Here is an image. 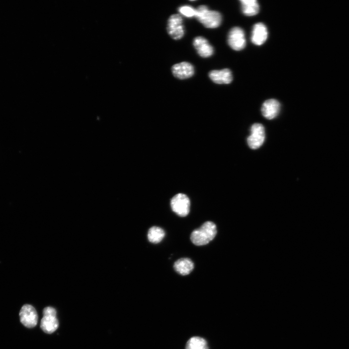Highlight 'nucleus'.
Wrapping results in <instances>:
<instances>
[{"label":"nucleus","mask_w":349,"mask_h":349,"mask_svg":"<svg viewBox=\"0 0 349 349\" xmlns=\"http://www.w3.org/2000/svg\"><path fill=\"white\" fill-rule=\"evenodd\" d=\"M217 232L216 224L212 222L207 221L200 228L192 231L190 235V240L196 246L205 245L215 238Z\"/></svg>","instance_id":"nucleus-1"},{"label":"nucleus","mask_w":349,"mask_h":349,"mask_svg":"<svg viewBox=\"0 0 349 349\" xmlns=\"http://www.w3.org/2000/svg\"><path fill=\"white\" fill-rule=\"evenodd\" d=\"M195 17L205 27L208 28L218 27L222 19L219 12L209 10L205 5H200L196 9Z\"/></svg>","instance_id":"nucleus-2"},{"label":"nucleus","mask_w":349,"mask_h":349,"mask_svg":"<svg viewBox=\"0 0 349 349\" xmlns=\"http://www.w3.org/2000/svg\"><path fill=\"white\" fill-rule=\"evenodd\" d=\"M170 204L172 210L179 216L184 217L189 214L190 203L186 194H176L171 199Z\"/></svg>","instance_id":"nucleus-3"},{"label":"nucleus","mask_w":349,"mask_h":349,"mask_svg":"<svg viewBox=\"0 0 349 349\" xmlns=\"http://www.w3.org/2000/svg\"><path fill=\"white\" fill-rule=\"evenodd\" d=\"M167 32L174 40L181 39L184 35L183 19L179 14L171 15L168 20Z\"/></svg>","instance_id":"nucleus-4"},{"label":"nucleus","mask_w":349,"mask_h":349,"mask_svg":"<svg viewBox=\"0 0 349 349\" xmlns=\"http://www.w3.org/2000/svg\"><path fill=\"white\" fill-rule=\"evenodd\" d=\"M251 133L247 138L248 144L251 149H256L264 143L265 137L264 127L261 124L255 123L251 127Z\"/></svg>","instance_id":"nucleus-5"},{"label":"nucleus","mask_w":349,"mask_h":349,"mask_svg":"<svg viewBox=\"0 0 349 349\" xmlns=\"http://www.w3.org/2000/svg\"><path fill=\"white\" fill-rule=\"evenodd\" d=\"M228 43L234 50L243 49L246 46V39L243 30L238 27L231 29L228 35Z\"/></svg>","instance_id":"nucleus-6"},{"label":"nucleus","mask_w":349,"mask_h":349,"mask_svg":"<svg viewBox=\"0 0 349 349\" xmlns=\"http://www.w3.org/2000/svg\"><path fill=\"white\" fill-rule=\"evenodd\" d=\"M19 317L21 322L27 328H33L37 323V312L31 305H24L20 309Z\"/></svg>","instance_id":"nucleus-7"},{"label":"nucleus","mask_w":349,"mask_h":349,"mask_svg":"<svg viewBox=\"0 0 349 349\" xmlns=\"http://www.w3.org/2000/svg\"><path fill=\"white\" fill-rule=\"evenodd\" d=\"M172 71L174 77L184 79L193 76L194 70L193 65L186 62H183L174 64L172 67Z\"/></svg>","instance_id":"nucleus-8"},{"label":"nucleus","mask_w":349,"mask_h":349,"mask_svg":"<svg viewBox=\"0 0 349 349\" xmlns=\"http://www.w3.org/2000/svg\"><path fill=\"white\" fill-rule=\"evenodd\" d=\"M280 109V104L275 99L266 100L261 108V112L263 116L268 120L275 118L278 114Z\"/></svg>","instance_id":"nucleus-9"},{"label":"nucleus","mask_w":349,"mask_h":349,"mask_svg":"<svg viewBox=\"0 0 349 349\" xmlns=\"http://www.w3.org/2000/svg\"><path fill=\"white\" fill-rule=\"evenodd\" d=\"M193 44L197 53L202 57H209L213 53L214 50L212 46L203 37H195L193 40Z\"/></svg>","instance_id":"nucleus-10"},{"label":"nucleus","mask_w":349,"mask_h":349,"mask_svg":"<svg viewBox=\"0 0 349 349\" xmlns=\"http://www.w3.org/2000/svg\"><path fill=\"white\" fill-rule=\"evenodd\" d=\"M268 34L266 26L262 23H257L253 26L251 41L255 45H262L266 41Z\"/></svg>","instance_id":"nucleus-11"},{"label":"nucleus","mask_w":349,"mask_h":349,"mask_svg":"<svg viewBox=\"0 0 349 349\" xmlns=\"http://www.w3.org/2000/svg\"><path fill=\"white\" fill-rule=\"evenodd\" d=\"M209 77L217 84H229L233 79L232 72L227 68L212 70L209 73Z\"/></svg>","instance_id":"nucleus-12"},{"label":"nucleus","mask_w":349,"mask_h":349,"mask_svg":"<svg viewBox=\"0 0 349 349\" xmlns=\"http://www.w3.org/2000/svg\"><path fill=\"white\" fill-rule=\"evenodd\" d=\"M40 327L47 333H52L58 328L59 322L56 315L43 314Z\"/></svg>","instance_id":"nucleus-13"},{"label":"nucleus","mask_w":349,"mask_h":349,"mask_svg":"<svg viewBox=\"0 0 349 349\" xmlns=\"http://www.w3.org/2000/svg\"><path fill=\"white\" fill-rule=\"evenodd\" d=\"M174 268L178 273L182 275H187L193 270L194 264L190 258H182L174 262Z\"/></svg>","instance_id":"nucleus-14"},{"label":"nucleus","mask_w":349,"mask_h":349,"mask_svg":"<svg viewBox=\"0 0 349 349\" xmlns=\"http://www.w3.org/2000/svg\"><path fill=\"white\" fill-rule=\"evenodd\" d=\"M241 10L243 13L247 16H253L258 14L259 5L256 0H241Z\"/></svg>","instance_id":"nucleus-15"},{"label":"nucleus","mask_w":349,"mask_h":349,"mask_svg":"<svg viewBox=\"0 0 349 349\" xmlns=\"http://www.w3.org/2000/svg\"><path fill=\"white\" fill-rule=\"evenodd\" d=\"M165 235V231L161 228L152 226L148 230L147 238L150 242L157 244L163 239Z\"/></svg>","instance_id":"nucleus-16"},{"label":"nucleus","mask_w":349,"mask_h":349,"mask_svg":"<svg viewBox=\"0 0 349 349\" xmlns=\"http://www.w3.org/2000/svg\"><path fill=\"white\" fill-rule=\"evenodd\" d=\"M186 349H209L206 341L199 336L190 338L187 342Z\"/></svg>","instance_id":"nucleus-17"},{"label":"nucleus","mask_w":349,"mask_h":349,"mask_svg":"<svg viewBox=\"0 0 349 349\" xmlns=\"http://www.w3.org/2000/svg\"><path fill=\"white\" fill-rule=\"evenodd\" d=\"M179 12L187 17L195 16L196 9L189 5H184L178 8Z\"/></svg>","instance_id":"nucleus-18"}]
</instances>
